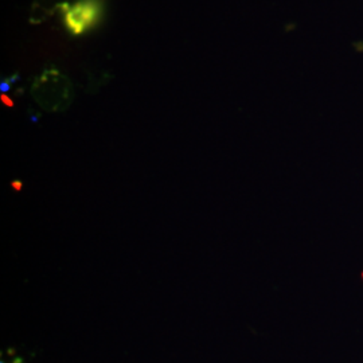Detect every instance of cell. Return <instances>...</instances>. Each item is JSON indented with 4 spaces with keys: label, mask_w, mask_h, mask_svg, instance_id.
<instances>
[{
    "label": "cell",
    "mask_w": 363,
    "mask_h": 363,
    "mask_svg": "<svg viewBox=\"0 0 363 363\" xmlns=\"http://www.w3.org/2000/svg\"><path fill=\"white\" fill-rule=\"evenodd\" d=\"M1 363H23V361H22V359H21V358H13V361H11V362H4V361H3V362Z\"/></svg>",
    "instance_id": "4"
},
{
    "label": "cell",
    "mask_w": 363,
    "mask_h": 363,
    "mask_svg": "<svg viewBox=\"0 0 363 363\" xmlns=\"http://www.w3.org/2000/svg\"><path fill=\"white\" fill-rule=\"evenodd\" d=\"M100 3L97 0H79L65 10V23L73 34L89 30L100 18Z\"/></svg>",
    "instance_id": "2"
},
{
    "label": "cell",
    "mask_w": 363,
    "mask_h": 363,
    "mask_svg": "<svg viewBox=\"0 0 363 363\" xmlns=\"http://www.w3.org/2000/svg\"><path fill=\"white\" fill-rule=\"evenodd\" d=\"M33 100L49 113L65 112L74 100V88L70 78L55 69H46L35 78L31 86Z\"/></svg>",
    "instance_id": "1"
},
{
    "label": "cell",
    "mask_w": 363,
    "mask_h": 363,
    "mask_svg": "<svg viewBox=\"0 0 363 363\" xmlns=\"http://www.w3.org/2000/svg\"><path fill=\"white\" fill-rule=\"evenodd\" d=\"M69 3L66 0H35L31 4L28 21L33 25H38L52 18L58 10H66Z\"/></svg>",
    "instance_id": "3"
}]
</instances>
